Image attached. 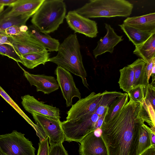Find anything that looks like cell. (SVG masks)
I'll use <instances>...</instances> for the list:
<instances>
[{"mask_svg": "<svg viewBox=\"0 0 155 155\" xmlns=\"http://www.w3.org/2000/svg\"><path fill=\"white\" fill-rule=\"evenodd\" d=\"M140 104L130 99L123 108L110 121L103 122L101 136L108 155H138L141 126Z\"/></svg>", "mask_w": 155, "mask_h": 155, "instance_id": "obj_1", "label": "cell"}, {"mask_svg": "<svg viewBox=\"0 0 155 155\" xmlns=\"http://www.w3.org/2000/svg\"><path fill=\"white\" fill-rule=\"evenodd\" d=\"M80 48L77 35L71 34L60 44L57 55L50 58L49 61L80 77L84 86L88 88L87 74L83 64Z\"/></svg>", "mask_w": 155, "mask_h": 155, "instance_id": "obj_2", "label": "cell"}, {"mask_svg": "<svg viewBox=\"0 0 155 155\" xmlns=\"http://www.w3.org/2000/svg\"><path fill=\"white\" fill-rule=\"evenodd\" d=\"M133 7L132 4L126 0H91L75 11L88 18L127 17L131 14Z\"/></svg>", "mask_w": 155, "mask_h": 155, "instance_id": "obj_3", "label": "cell"}, {"mask_svg": "<svg viewBox=\"0 0 155 155\" xmlns=\"http://www.w3.org/2000/svg\"><path fill=\"white\" fill-rule=\"evenodd\" d=\"M66 7L63 0H44L32 16L33 25L46 34L57 30L65 18Z\"/></svg>", "mask_w": 155, "mask_h": 155, "instance_id": "obj_4", "label": "cell"}, {"mask_svg": "<svg viewBox=\"0 0 155 155\" xmlns=\"http://www.w3.org/2000/svg\"><path fill=\"white\" fill-rule=\"evenodd\" d=\"M99 117L94 112L77 119L61 122L65 141L80 143L87 134L97 129Z\"/></svg>", "mask_w": 155, "mask_h": 155, "instance_id": "obj_5", "label": "cell"}, {"mask_svg": "<svg viewBox=\"0 0 155 155\" xmlns=\"http://www.w3.org/2000/svg\"><path fill=\"white\" fill-rule=\"evenodd\" d=\"M0 150L7 155H35V149L24 134L14 130L0 135Z\"/></svg>", "mask_w": 155, "mask_h": 155, "instance_id": "obj_6", "label": "cell"}, {"mask_svg": "<svg viewBox=\"0 0 155 155\" xmlns=\"http://www.w3.org/2000/svg\"><path fill=\"white\" fill-rule=\"evenodd\" d=\"M36 125L43 131L51 145L56 143H63L65 136L60 120L45 116L39 114H31Z\"/></svg>", "mask_w": 155, "mask_h": 155, "instance_id": "obj_7", "label": "cell"}, {"mask_svg": "<svg viewBox=\"0 0 155 155\" xmlns=\"http://www.w3.org/2000/svg\"><path fill=\"white\" fill-rule=\"evenodd\" d=\"M101 96V93L93 92L86 97L79 99L68 111L66 120L77 119L94 113Z\"/></svg>", "mask_w": 155, "mask_h": 155, "instance_id": "obj_8", "label": "cell"}, {"mask_svg": "<svg viewBox=\"0 0 155 155\" xmlns=\"http://www.w3.org/2000/svg\"><path fill=\"white\" fill-rule=\"evenodd\" d=\"M56 80L66 101L67 107L72 105V99L75 97L81 98V94L76 87L73 78L71 73L59 66H57L55 71Z\"/></svg>", "mask_w": 155, "mask_h": 155, "instance_id": "obj_9", "label": "cell"}, {"mask_svg": "<svg viewBox=\"0 0 155 155\" xmlns=\"http://www.w3.org/2000/svg\"><path fill=\"white\" fill-rule=\"evenodd\" d=\"M65 18L69 27L74 31L91 38L96 37L98 32L97 22L77 13L75 10L68 12Z\"/></svg>", "mask_w": 155, "mask_h": 155, "instance_id": "obj_10", "label": "cell"}, {"mask_svg": "<svg viewBox=\"0 0 155 155\" xmlns=\"http://www.w3.org/2000/svg\"><path fill=\"white\" fill-rule=\"evenodd\" d=\"M21 104L25 110L29 113L39 114L60 120L59 109L56 107L45 104L29 94L21 97Z\"/></svg>", "mask_w": 155, "mask_h": 155, "instance_id": "obj_11", "label": "cell"}, {"mask_svg": "<svg viewBox=\"0 0 155 155\" xmlns=\"http://www.w3.org/2000/svg\"><path fill=\"white\" fill-rule=\"evenodd\" d=\"M8 37L12 46L20 56L28 53L48 51L32 37L28 31L18 36Z\"/></svg>", "mask_w": 155, "mask_h": 155, "instance_id": "obj_12", "label": "cell"}, {"mask_svg": "<svg viewBox=\"0 0 155 155\" xmlns=\"http://www.w3.org/2000/svg\"><path fill=\"white\" fill-rule=\"evenodd\" d=\"M79 153L81 155H108L105 144L101 136L94 131L85 136L80 142Z\"/></svg>", "mask_w": 155, "mask_h": 155, "instance_id": "obj_13", "label": "cell"}, {"mask_svg": "<svg viewBox=\"0 0 155 155\" xmlns=\"http://www.w3.org/2000/svg\"><path fill=\"white\" fill-rule=\"evenodd\" d=\"M20 67L23 71L25 77L31 86L36 87L37 91L42 92L44 94H49L59 89V85L54 77L31 74Z\"/></svg>", "mask_w": 155, "mask_h": 155, "instance_id": "obj_14", "label": "cell"}, {"mask_svg": "<svg viewBox=\"0 0 155 155\" xmlns=\"http://www.w3.org/2000/svg\"><path fill=\"white\" fill-rule=\"evenodd\" d=\"M105 25L107 33L105 36L101 38L93 50V54L95 58L107 52L112 54L114 47L123 40V36L118 35L109 24L105 23Z\"/></svg>", "mask_w": 155, "mask_h": 155, "instance_id": "obj_15", "label": "cell"}, {"mask_svg": "<svg viewBox=\"0 0 155 155\" xmlns=\"http://www.w3.org/2000/svg\"><path fill=\"white\" fill-rule=\"evenodd\" d=\"M44 0H17L11 6L10 10L0 16L7 17L21 15L27 14L32 16Z\"/></svg>", "mask_w": 155, "mask_h": 155, "instance_id": "obj_16", "label": "cell"}, {"mask_svg": "<svg viewBox=\"0 0 155 155\" xmlns=\"http://www.w3.org/2000/svg\"><path fill=\"white\" fill-rule=\"evenodd\" d=\"M123 23L140 30L151 33L155 32V13L127 17Z\"/></svg>", "mask_w": 155, "mask_h": 155, "instance_id": "obj_17", "label": "cell"}, {"mask_svg": "<svg viewBox=\"0 0 155 155\" xmlns=\"http://www.w3.org/2000/svg\"><path fill=\"white\" fill-rule=\"evenodd\" d=\"M29 35L41 44L48 51H57L60 45L58 40L52 38L47 34L44 33L33 25L28 27Z\"/></svg>", "mask_w": 155, "mask_h": 155, "instance_id": "obj_18", "label": "cell"}, {"mask_svg": "<svg viewBox=\"0 0 155 155\" xmlns=\"http://www.w3.org/2000/svg\"><path fill=\"white\" fill-rule=\"evenodd\" d=\"M119 26L135 47L143 43L155 33L141 31L124 23Z\"/></svg>", "mask_w": 155, "mask_h": 155, "instance_id": "obj_19", "label": "cell"}, {"mask_svg": "<svg viewBox=\"0 0 155 155\" xmlns=\"http://www.w3.org/2000/svg\"><path fill=\"white\" fill-rule=\"evenodd\" d=\"M133 54L140 57L146 63L155 57V33L143 43L135 47Z\"/></svg>", "mask_w": 155, "mask_h": 155, "instance_id": "obj_20", "label": "cell"}, {"mask_svg": "<svg viewBox=\"0 0 155 155\" xmlns=\"http://www.w3.org/2000/svg\"><path fill=\"white\" fill-rule=\"evenodd\" d=\"M21 63L27 68L32 69L41 64L44 65L49 61L50 53L46 51L32 53L21 56Z\"/></svg>", "mask_w": 155, "mask_h": 155, "instance_id": "obj_21", "label": "cell"}, {"mask_svg": "<svg viewBox=\"0 0 155 155\" xmlns=\"http://www.w3.org/2000/svg\"><path fill=\"white\" fill-rule=\"evenodd\" d=\"M146 63L142 59L138 58L129 64L134 71V87L140 85L147 87L149 85L145 71Z\"/></svg>", "mask_w": 155, "mask_h": 155, "instance_id": "obj_22", "label": "cell"}, {"mask_svg": "<svg viewBox=\"0 0 155 155\" xmlns=\"http://www.w3.org/2000/svg\"><path fill=\"white\" fill-rule=\"evenodd\" d=\"M101 94L100 101L95 112L99 116L106 114L108 107L118 97L124 94L119 91H108L106 90Z\"/></svg>", "mask_w": 155, "mask_h": 155, "instance_id": "obj_23", "label": "cell"}, {"mask_svg": "<svg viewBox=\"0 0 155 155\" xmlns=\"http://www.w3.org/2000/svg\"><path fill=\"white\" fill-rule=\"evenodd\" d=\"M120 77L118 83L120 88L128 94L133 88L134 71L129 65L119 70Z\"/></svg>", "mask_w": 155, "mask_h": 155, "instance_id": "obj_24", "label": "cell"}, {"mask_svg": "<svg viewBox=\"0 0 155 155\" xmlns=\"http://www.w3.org/2000/svg\"><path fill=\"white\" fill-rule=\"evenodd\" d=\"M139 104V115L142 121L147 123L150 127L155 128V110L152 104L144 99Z\"/></svg>", "mask_w": 155, "mask_h": 155, "instance_id": "obj_25", "label": "cell"}, {"mask_svg": "<svg viewBox=\"0 0 155 155\" xmlns=\"http://www.w3.org/2000/svg\"><path fill=\"white\" fill-rule=\"evenodd\" d=\"M31 15L27 14L3 17L0 16V32L11 27L25 25Z\"/></svg>", "mask_w": 155, "mask_h": 155, "instance_id": "obj_26", "label": "cell"}, {"mask_svg": "<svg viewBox=\"0 0 155 155\" xmlns=\"http://www.w3.org/2000/svg\"><path fill=\"white\" fill-rule=\"evenodd\" d=\"M127 93L124 94L118 97L108 107L104 123H106L110 120L115 115L120 111L127 104L128 100Z\"/></svg>", "mask_w": 155, "mask_h": 155, "instance_id": "obj_27", "label": "cell"}, {"mask_svg": "<svg viewBox=\"0 0 155 155\" xmlns=\"http://www.w3.org/2000/svg\"><path fill=\"white\" fill-rule=\"evenodd\" d=\"M151 146L150 127L144 123L141 127L138 149V155H140Z\"/></svg>", "mask_w": 155, "mask_h": 155, "instance_id": "obj_28", "label": "cell"}, {"mask_svg": "<svg viewBox=\"0 0 155 155\" xmlns=\"http://www.w3.org/2000/svg\"><path fill=\"white\" fill-rule=\"evenodd\" d=\"M0 95L28 123L32 126L33 125V127L34 126L35 124L32 123L31 121L20 109L18 105L13 101L0 86Z\"/></svg>", "mask_w": 155, "mask_h": 155, "instance_id": "obj_29", "label": "cell"}, {"mask_svg": "<svg viewBox=\"0 0 155 155\" xmlns=\"http://www.w3.org/2000/svg\"><path fill=\"white\" fill-rule=\"evenodd\" d=\"M146 87L140 85L134 87L128 94L129 98L135 102H142L144 99Z\"/></svg>", "mask_w": 155, "mask_h": 155, "instance_id": "obj_30", "label": "cell"}, {"mask_svg": "<svg viewBox=\"0 0 155 155\" xmlns=\"http://www.w3.org/2000/svg\"><path fill=\"white\" fill-rule=\"evenodd\" d=\"M0 47L3 50V55L13 59L18 63V62L21 63V56L12 46L3 44L0 45Z\"/></svg>", "mask_w": 155, "mask_h": 155, "instance_id": "obj_31", "label": "cell"}, {"mask_svg": "<svg viewBox=\"0 0 155 155\" xmlns=\"http://www.w3.org/2000/svg\"><path fill=\"white\" fill-rule=\"evenodd\" d=\"M49 155H68L62 143H56L49 146Z\"/></svg>", "mask_w": 155, "mask_h": 155, "instance_id": "obj_32", "label": "cell"}, {"mask_svg": "<svg viewBox=\"0 0 155 155\" xmlns=\"http://www.w3.org/2000/svg\"><path fill=\"white\" fill-rule=\"evenodd\" d=\"M144 99L150 103L155 110V86L149 84L146 87Z\"/></svg>", "mask_w": 155, "mask_h": 155, "instance_id": "obj_33", "label": "cell"}, {"mask_svg": "<svg viewBox=\"0 0 155 155\" xmlns=\"http://www.w3.org/2000/svg\"><path fill=\"white\" fill-rule=\"evenodd\" d=\"M49 146L48 137L40 141L37 155H49Z\"/></svg>", "mask_w": 155, "mask_h": 155, "instance_id": "obj_34", "label": "cell"}, {"mask_svg": "<svg viewBox=\"0 0 155 155\" xmlns=\"http://www.w3.org/2000/svg\"><path fill=\"white\" fill-rule=\"evenodd\" d=\"M19 26L15 25L11 27L0 31V33L8 36L15 37L19 36L24 32L21 31Z\"/></svg>", "mask_w": 155, "mask_h": 155, "instance_id": "obj_35", "label": "cell"}, {"mask_svg": "<svg viewBox=\"0 0 155 155\" xmlns=\"http://www.w3.org/2000/svg\"><path fill=\"white\" fill-rule=\"evenodd\" d=\"M155 63V57L148 61L146 63L145 71L147 74V80L149 82L150 78L151 76L152 71L154 63Z\"/></svg>", "mask_w": 155, "mask_h": 155, "instance_id": "obj_36", "label": "cell"}, {"mask_svg": "<svg viewBox=\"0 0 155 155\" xmlns=\"http://www.w3.org/2000/svg\"><path fill=\"white\" fill-rule=\"evenodd\" d=\"M3 44H6L12 46L9 40L8 36L0 33V45Z\"/></svg>", "mask_w": 155, "mask_h": 155, "instance_id": "obj_37", "label": "cell"}, {"mask_svg": "<svg viewBox=\"0 0 155 155\" xmlns=\"http://www.w3.org/2000/svg\"><path fill=\"white\" fill-rule=\"evenodd\" d=\"M140 155H155V146H151Z\"/></svg>", "mask_w": 155, "mask_h": 155, "instance_id": "obj_38", "label": "cell"}, {"mask_svg": "<svg viewBox=\"0 0 155 155\" xmlns=\"http://www.w3.org/2000/svg\"><path fill=\"white\" fill-rule=\"evenodd\" d=\"M17 0H0V5L11 6Z\"/></svg>", "mask_w": 155, "mask_h": 155, "instance_id": "obj_39", "label": "cell"}, {"mask_svg": "<svg viewBox=\"0 0 155 155\" xmlns=\"http://www.w3.org/2000/svg\"><path fill=\"white\" fill-rule=\"evenodd\" d=\"M151 146H155V128L150 127Z\"/></svg>", "mask_w": 155, "mask_h": 155, "instance_id": "obj_40", "label": "cell"}, {"mask_svg": "<svg viewBox=\"0 0 155 155\" xmlns=\"http://www.w3.org/2000/svg\"><path fill=\"white\" fill-rule=\"evenodd\" d=\"M28 27L25 25H22L20 26V29L22 32H26L28 30Z\"/></svg>", "mask_w": 155, "mask_h": 155, "instance_id": "obj_41", "label": "cell"}, {"mask_svg": "<svg viewBox=\"0 0 155 155\" xmlns=\"http://www.w3.org/2000/svg\"><path fill=\"white\" fill-rule=\"evenodd\" d=\"M4 6L0 5V14L3 11Z\"/></svg>", "mask_w": 155, "mask_h": 155, "instance_id": "obj_42", "label": "cell"}, {"mask_svg": "<svg viewBox=\"0 0 155 155\" xmlns=\"http://www.w3.org/2000/svg\"><path fill=\"white\" fill-rule=\"evenodd\" d=\"M0 155H7L0 150Z\"/></svg>", "mask_w": 155, "mask_h": 155, "instance_id": "obj_43", "label": "cell"}]
</instances>
